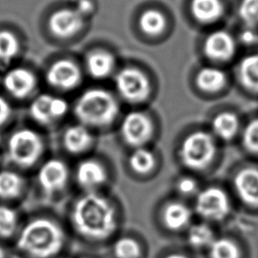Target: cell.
I'll return each mask as SVG.
<instances>
[{
    "label": "cell",
    "instance_id": "obj_1",
    "mask_svg": "<svg viewBox=\"0 0 258 258\" xmlns=\"http://www.w3.org/2000/svg\"><path fill=\"white\" fill-rule=\"evenodd\" d=\"M72 222L80 235L96 241L108 239L117 228L114 207L106 198L94 191L81 197L75 203Z\"/></svg>",
    "mask_w": 258,
    "mask_h": 258
},
{
    "label": "cell",
    "instance_id": "obj_2",
    "mask_svg": "<svg viewBox=\"0 0 258 258\" xmlns=\"http://www.w3.org/2000/svg\"><path fill=\"white\" fill-rule=\"evenodd\" d=\"M64 242L61 228L53 221L38 218L27 223L17 239V248L32 258L56 255Z\"/></svg>",
    "mask_w": 258,
    "mask_h": 258
},
{
    "label": "cell",
    "instance_id": "obj_3",
    "mask_svg": "<svg viewBox=\"0 0 258 258\" xmlns=\"http://www.w3.org/2000/svg\"><path fill=\"white\" fill-rule=\"evenodd\" d=\"M77 118L88 126H106L118 114L115 98L103 89H91L83 93L75 106Z\"/></svg>",
    "mask_w": 258,
    "mask_h": 258
},
{
    "label": "cell",
    "instance_id": "obj_4",
    "mask_svg": "<svg viewBox=\"0 0 258 258\" xmlns=\"http://www.w3.org/2000/svg\"><path fill=\"white\" fill-rule=\"evenodd\" d=\"M43 151L41 137L29 128L15 131L8 140L7 153L12 163L27 168L39 159Z\"/></svg>",
    "mask_w": 258,
    "mask_h": 258
},
{
    "label": "cell",
    "instance_id": "obj_5",
    "mask_svg": "<svg viewBox=\"0 0 258 258\" xmlns=\"http://www.w3.org/2000/svg\"><path fill=\"white\" fill-rule=\"evenodd\" d=\"M215 152L216 145L212 136L204 131H196L182 141L179 157L186 167L201 170L212 162Z\"/></svg>",
    "mask_w": 258,
    "mask_h": 258
},
{
    "label": "cell",
    "instance_id": "obj_6",
    "mask_svg": "<svg viewBox=\"0 0 258 258\" xmlns=\"http://www.w3.org/2000/svg\"><path fill=\"white\" fill-rule=\"evenodd\" d=\"M195 208L206 220L222 221L230 213V200L222 188L209 186L198 194Z\"/></svg>",
    "mask_w": 258,
    "mask_h": 258
},
{
    "label": "cell",
    "instance_id": "obj_7",
    "mask_svg": "<svg viewBox=\"0 0 258 258\" xmlns=\"http://www.w3.org/2000/svg\"><path fill=\"white\" fill-rule=\"evenodd\" d=\"M120 95L129 102H141L149 94V82L146 76L137 69L121 70L115 81Z\"/></svg>",
    "mask_w": 258,
    "mask_h": 258
},
{
    "label": "cell",
    "instance_id": "obj_8",
    "mask_svg": "<svg viewBox=\"0 0 258 258\" xmlns=\"http://www.w3.org/2000/svg\"><path fill=\"white\" fill-rule=\"evenodd\" d=\"M68 111V103L66 100L42 94L36 97L29 107L30 116L39 124L47 125L61 118Z\"/></svg>",
    "mask_w": 258,
    "mask_h": 258
},
{
    "label": "cell",
    "instance_id": "obj_9",
    "mask_svg": "<svg viewBox=\"0 0 258 258\" xmlns=\"http://www.w3.org/2000/svg\"><path fill=\"white\" fill-rule=\"evenodd\" d=\"M152 124L149 118L141 112H130L121 124V134L126 143L131 146H142L152 134Z\"/></svg>",
    "mask_w": 258,
    "mask_h": 258
},
{
    "label": "cell",
    "instance_id": "obj_10",
    "mask_svg": "<svg viewBox=\"0 0 258 258\" xmlns=\"http://www.w3.org/2000/svg\"><path fill=\"white\" fill-rule=\"evenodd\" d=\"M82 79L79 67L69 59L53 62L46 72L47 83L59 90H71L78 86Z\"/></svg>",
    "mask_w": 258,
    "mask_h": 258
},
{
    "label": "cell",
    "instance_id": "obj_11",
    "mask_svg": "<svg viewBox=\"0 0 258 258\" xmlns=\"http://www.w3.org/2000/svg\"><path fill=\"white\" fill-rule=\"evenodd\" d=\"M37 178L43 191L52 195L61 190L67 184L69 169L63 161L49 159L40 167Z\"/></svg>",
    "mask_w": 258,
    "mask_h": 258
},
{
    "label": "cell",
    "instance_id": "obj_12",
    "mask_svg": "<svg viewBox=\"0 0 258 258\" xmlns=\"http://www.w3.org/2000/svg\"><path fill=\"white\" fill-rule=\"evenodd\" d=\"M3 86L12 97L24 99L33 92L36 78L32 72L25 68H14L5 74Z\"/></svg>",
    "mask_w": 258,
    "mask_h": 258
},
{
    "label": "cell",
    "instance_id": "obj_13",
    "mask_svg": "<svg viewBox=\"0 0 258 258\" xmlns=\"http://www.w3.org/2000/svg\"><path fill=\"white\" fill-rule=\"evenodd\" d=\"M83 17L78 10L59 9L54 11L48 19V27L52 34L66 38L77 33L83 26Z\"/></svg>",
    "mask_w": 258,
    "mask_h": 258
},
{
    "label": "cell",
    "instance_id": "obj_14",
    "mask_svg": "<svg viewBox=\"0 0 258 258\" xmlns=\"http://www.w3.org/2000/svg\"><path fill=\"white\" fill-rule=\"evenodd\" d=\"M234 187L244 204L258 207V168L245 167L239 170L234 177Z\"/></svg>",
    "mask_w": 258,
    "mask_h": 258
},
{
    "label": "cell",
    "instance_id": "obj_15",
    "mask_svg": "<svg viewBox=\"0 0 258 258\" xmlns=\"http://www.w3.org/2000/svg\"><path fill=\"white\" fill-rule=\"evenodd\" d=\"M236 50L234 38L226 31L211 33L204 44V51L208 57L217 60H226L233 56Z\"/></svg>",
    "mask_w": 258,
    "mask_h": 258
},
{
    "label": "cell",
    "instance_id": "obj_16",
    "mask_svg": "<svg viewBox=\"0 0 258 258\" xmlns=\"http://www.w3.org/2000/svg\"><path fill=\"white\" fill-rule=\"evenodd\" d=\"M76 177L83 188L92 192L106 182L107 172L99 161L87 159L78 165Z\"/></svg>",
    "mask_w": 258,
    "mask_h": 258
},
{
    "label": "cell",
    "instance_id": "obj_17",
    "mask_svg": "<svg viewBox=\"0 0 258 258\" xmlns=\"http://www.w3.org/2000/svg\"><path fill=\"white\" fill-rule=\"evenodd\" d=\"M189 208L180 202L168 203L162 211V221L165 227L171 231L183 229L190 221Z\"/></svg>",
    "mask_w": 258,
    "mask_h": 258
},
{
    "label": "cell",
    "instance_id": "obj_18",
    "mask_svg": "<svg viewBox=\"0 0 258 258\" xmlns=\"http://www.w3.org/2000/svg\"><path fill=\"white\" fill-rule=\"evenodd\" d=\"M93 137L85 125H74L69 127L63 134V145L66 149L74 154L86 150L92 143Z\"/></svg>",
    "mask_w": 258,
    "mask_h": 258
},
{
    "label": "cell",
    "instance_id": "obj_19",
    "mask_svg": "<svg viewBox=\"0 0 258 258\" xmlns=\"http://www.w3.org/2000/svg\"><path fill=\"white\" fill-rule=\"evenodd\" d=\"M238 78L245 89L258 94V52L242 58L238 67Z\"/></svg>",
    "mask_w": 258,
    "mask_h": 258
},
{
    "label": "cell",
    "instance_id": "obj_20",
    "mask_svg": "<svg viewBox=\"0 0 258 258\" xmlns=\"http://www.w3.org/2000/svg\"><path fill=\"white\" fill-rule=\"evenodd\" d=\"M114 57L105 50H94L88 54L86 64L89 74L97 79H102L111 74L114 69Z\"/></svg>",
    "mask_w": 258,
    "mask_h": 258
},
{
    "label": "cell",
    "instance_id": "obj_21",
    "mask_svg": "<svg viewBox=\"0 0 258 258\" xmlns=\"http://www.w3.org/2000/svg\"><path fill=\"white\" fill-rule=\"evenodd\" d=\"M190 11L198 21L211 23L221 17L223 6L220 0H191Z\"/></svg>",
    "mask_w": 258,
    "mask_h": 258
},
{
    "label": "cell",
    "instance_id": "obj_22",
    "mask_svg": "<svg viewBox=\"0 0 258 258\" xmlns=\"http://www.w3.org/2000/svg\"><path fill=\"white\" fill-rule=\"evenodd\" d=\"M198 86L207 92L219 91L226 84V76L223 71L207 67L203 68L197 75Z\"/></svg>",
    "mask_w": 258,
    "mask_h": 258
},
{
    "label": "cell",
    "instance_id": "obj_23",
    "mask_svg": "<svg viewBox=\"0 0 258 258\" xmlns=\"http://www.w3.org/2000/svg\"><path fill=\"white\" fill-rule=\"evenodd\" d=\"M212 126L217 136L229 140L236 135L239 128V120L234 113L223 112L214 118Z\"/></svg>",
    "mask_w": 258,
    "mask_h": 258
},
{
    "label": "cell",
    "instance_id": "obj_24",
    "mask_svg": "<svg viewBox=\"0 0 258 258\" xmlns=\"http://www.w3.org/2000/svg\"><path fill=\"white\" fill-rule=\"evenodd\" d=\"M23 188L22 177L14 171H0V198L14 199L17 198Z\"/></svg>",
    "mask_w": 258,
    "mask_h": 258
},
{
    "label": "cell",
    "instance_id": "obj_25",
    "mask_svg": "<svg viewBox=\"0 0 258 258\" xmlns=\"http://www.w3.org/2000/svg\"><path fill=\"white\" fill-rule=\"evenodd\" d=\"M214 240V232L207 224H197L188 230L187 242L196 249L209 248Z\"/></svg>",
    "mask_w": 258,
    "mask_h": 258
},
{
    "label": "cell",
    "instance_id": "obj_26",
    "mask_svg": "<svg viewBox=\"0 0 258 258\" xmlns=\"http://www.w3.org/2000/svg\"><path fill=\"white\" fill-rule=\"evenodd\" d=\"M208 249H209L210 258H240L241 257V252L238 245L234 241L228 238L215 239Z\"/></svg>",
    "mask_w": 258,
    "mask_h": 258
},
{
    "label": "cell",
    "instance_id": "obj_27",
    "mask_svg": "<svg viewBox=\"0 0 258 258\" xmlns=\"http://www.w3.org/2000/svg\"><path fill=\"white\" fill-rule=\"evenodd\" d=\"M139 25L145 33L156 35L160 33L165 27V18L159 11L149 9L141 14Z\"/></svg>",
    "mask_w": 258,
    "mask_h": 258
},
{
    "label": "cell",
    "instance_id": "obj_28",
    "mask_svg": "<svg viewBox=\"0 0 258 258\" xmlns=\"http://www.w3.org/2000/svg\"><path fill=\"white\" fill-rule=\"evenodd\" d=\"M129 163L135 172L145 174L153 169L155 165V157L151 151L139 147L130 156Z\"/></svg>",
    "mask_w": 258,
    "mask_h": 258
},
{
    "label": "cell",
    "instance_id": "obj_29",
    "mask_svg": "<svg viewBox=\"0 0 258 258\" xmlns=\"http://www.w3.org/2000/svg\"><path fill=\"white\" fill-rule=\"evenodd\" d=\"M17 36L9 30H0V60L9 61L19 52Z\"/></svg>",
    "mask_w": 258,
    "mask_h": 258
},
{
    "label": "cell",
    "instance_id": "obj_30",
    "mask_svg": "<svg viewBox=\"0 0 258 258\" xmlns=\"http://www.w3.org/2000/svg\"><path fill=\"white\" fill-rule=\"evenodd\" d=\"M113 253L115 258H140L141 248L133 238L122 237L114 243Z\"/></svg>",
    "mask_w": 258,
    "mask_h": 258
},
{
    "label": "cell",
    "instance_id": "obj_31",
    "mask_svg": "<svg viewBox=\"0 0 258 258\" xmlns=\"http://www.w3.org/2000/svg\"><path fill=\"white\" fill-rule=\"evenodd\" d=\"M239 15L247 27L258 28V0H241Z\"/></svg>",
    "mask_w": 258,
    "mask_h": 258
},
{
    "label": "cell",
    "instance_id": "obj_32",
    "mask_svg": "<svg viewBox=\"0 0 258 258\" xmlns=\"http://www.w3.org/2000/svg\"><path fill=\"white\" fill-rule=\"evenodd\" d=\"M17 214L6 206H0V237L8 238L17 228Z\"/></svg>",
    "mask_w": 258,
    "mask_h": 258
},
{
    "label": "cell",
    "instance_id": "obj_33",
    "mask_svg": "<svg viewBox=\"0 0 258 258\" xmlns=\"http://www.w3.org/2000/svg\"><path fill=\"white\" fill-rule=\"evenodd\" d=\"M242 142L248 152L258 155V118L252 119L245 126L242 134Z\"/></svg>",
    "mask_w": 258,
    "mask_h": 258
},
{
    "label": "cell",
    "instance_id": "obj_34",
    "mask_svg": "<svg viewBox=\"0 0 258 258\" xmlns=\"http://www.w3.org/2000/svg\"><path fill=\"white\" fill-rule=\"evenodd\" d=\"M198 182L189 176H184L178 179L176 183V189L183 196H190L197 191Z\"/></svg>",
    "mask_w": 258,
    "mask_h": 258
},
{
    "label": "cell",
    "instance_id": "obj_35",
    "mask_svg": "<svg viewBox=\"0 0 258 258\" xmlns=\"http://www.w3.org/2000/svg\"><path fill=\"white\" fill-rule=\"evenodd\" d=\"M11 113L12 110L9 103L5 98L0 96V126H2L8 121V119L11 116Z\"/></svg>",
    "mask_w": 258,
    "mask_h": 258
},
{
    "label": "cell",
    "instance_id": "obj_36",
    "mask_svg": "<svg viewBox=\"0 0 258 258\" xmlns=\"http://www.w3.org/2000/svg\"><path fill=\"white\" fill-rule=\"evenodd\" d=\"M241 41L245 44H258V33L256 32L255 29L252 28H247L244 30L241 34Z\"/></svg>",
    "mask_w": 258,
    "mask_h": 258
},
{
    "label": "cell",
    "instance_id": "obj_37",
    "mask_svg": "<svg viewBox=\"0 0 258 258\" xmlns=\"http://www.w3.org/2000/svg\"><path fill=\"white\" fill-rule=\"evenodd\" d=\"M92 8V4L90 3L89 0H82L80 2V5H79V9H77L81 14H83V12H87L89 10H91Z\"/></svg>",
    "mask_w": 258,
    "mask_h": 258
},
{
    "label": "cell",
    "instance_id": "obj_38",
    "mask_svg": "<svg viewBox=\"0 0 258 258\" xmlns=\"http://www.w3.org/2000/svg\"><path fill=\"white\" fill-rule=\"evenodd\" d=\"M164 258H187V257H185L184 255L179 254V253H171V254H168L167 256H165Z\"/></svg>",
    "mask_w": 258,
    "mask_h": 258
},
{
    "label": "cell",
    "instance_id": "obj_39",
    "mask_svg": "<svg viewBox=\"0 0 258 258\" xmlns=\"http://www.w3.org/2000/svg\"><path fill=\"white\" fill-rule=\"evenodd\" d=\"M0 258H5V253H4V250L0 247Z\"/></svg>",
    "mask_w": 258,
    "mask_h": 258
}]
</instances>
